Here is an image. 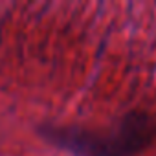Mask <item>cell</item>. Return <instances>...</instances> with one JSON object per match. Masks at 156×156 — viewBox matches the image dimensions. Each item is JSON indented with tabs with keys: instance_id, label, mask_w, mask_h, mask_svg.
<instances>
[{
	"instance_id": "6da1fadb",
	"label": "cell",
	"mask_w": 156,
	"mask_h": 156,
	"mask_svg": "<svg viewBox=\"0 0 156 156\" xmlns=\"http://www.w3.org/2000/svg\"><path fill=\"white\" fill-rule=\"evenodd\" d=\"M41 134L73 156H138L156 136L154 118L127 114L116 130L94 132L79 127H42Z\"/></svg>"
}]
</instances>
